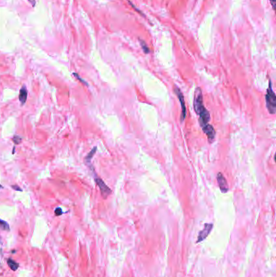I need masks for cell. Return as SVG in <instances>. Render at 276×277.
<instances>
[{"instance_id": "obj_1", "label": "cell", "mask_w": 276, "mask_h": 277, "mask_svg": "<svg viewBox=\"0 0 276 277\" xmlns=\"http://www.w3.org/2000/svg\"><path fill=\"white\" fill-rule=\"evenodd\" d=\"M194 109L196 114L199 116L198 122L202 129H203L204 127L209 125L211 115L203 105V92L200 87H197L194 92Z\"/></svg>"}, {"instance_id": "obj_2", "label": "cell", "mask_w": 276, "mask_h": 277, "mask_svg": "<svg viewBox=\"0 0 276 277\" xmlns=\"http://www.w3.org/2000/svg\"><path fill=\"white\" fill-rule=\"evenodd\" d=\"M266 105L269 114L274 115L276 112V96L272 89V84L270 79L269 81V87L266 95Z\"/></svg>"}, {"instance_id": "obj_3", "label": "cell", "mask_w": 276, "mask_h": 277, "mask_svg": "<svg viewBox=\"0 0 276 277\" xmlns=\"http://www.w3.org/2000/svg\"><path fill=\"white\" fill-rule=\"evenodd\" d=\"M95 181H96V184H97L98 187L100 188V194H101L102 197L104 198H106L108 196H109V194L112 193L111 189L109 188L108 187L106 183L104 182V181L102 180L101 178H100L99 177H95Z\"/></svg>"}, {"instance_id": "obj_4", "label": "cell", "mask_w": 276, "mask_h": 277, "mask_svg": "<svg viewBox=\"0 0 276 277\" xmlns=\"http://www.w3.org/2000/svg\"><path fill=\"white\" fill-rule=\"evenodd\" d=\"M175 92H176V96L178 97L179 101L181 103V121L183 122L186 119V103H185L184 100V95L181 92L180 89L178 88H175L174 89Z\"/></svg>"}, {"instance_id": "obj_5", "label": "cell", "mask_w": 276, "mask_h": 277, "mask_svg": "<svg viewBox=\"0 0 276 277\" xmlns=\"http://www.w3.org/2000/svg\"><path fill=\"white\" fill-rule=\"evenodd\" d=\"M216 178H217V182H218V184H219V187L220 189L221 192L223 193H227L228 191V182H227V180L225 178V177L223 175L222 173H217V176H216Z\"/></svg>"}, {"instance_id": "obj_6", "label": "cell", "mask_w": 276, "mask_h": 277, "mask_svg": "<svg viewBox=\"0 0 276 277\" xmlns=\"http://www.w3.org/2000/svg\"><path fill=\"white\" fill-rule=\"evenodd\" d=\"M213 228L212 224H206L204 225V228L203 230L200 231L199 234H198V241L197 242H201L205 238H207V237L209 235L210 232L211 231Z\"/></svg>"}, {"instance_id": "obj_7", "label": "cell", "mask_w": 276, "mask_h": 277, "mask_svg": "<svg viewBox=\"0 0 276 277\" xmlns=\"http://www.w3.org/2000/svg\"><path fill=\"white\" fill-rule=\"evenodd\" d=\"M27 97H28V92H27V89H25V87L23 86L20 91H19V99L21 102V104L24 105L26 102L27 100Z\"/></svg>"}, {"instance_id": "obj_8", "label": "cell", "mask_w": 276, "mask_h": 277, "mask_svg": "<svg viewBox=\"0 0 276 277\" xmlns=\"http://www.w3.org/2000/svg\"><path fill=\"white\" fill-rule=\"evenodd\" d=\"M96 149H97V148H96V147H94V148H92V150H91V152H89V153H88V155H87L86 158H85V160H86L87 162H88V163H89V162L91 161V160H92V158L93 157V156H94L95 153H96Z\"/></svg>"}, {"instance_id": "obj_9", "label": "cell", "mask_w": 276, "mask_h": 277, "mask_svg": "<svg viewBox=\"0 0 276 277\" xmlns=\"http://www.w3.org/2000/svg\"><path fill=\"white\" fill-rule=\"evenodd\" d=\"M138 41H139L140 45H141V47H142L143 50V52L145 53V54H149L150 50H149V48H148V46H147V44H146L145 41H144L143 40H142V39H140V38L138 39Z\"/></svg>"}, {"instance_id": "obj_10", "label": "cell", "mask_w": 276, "mask_h": 277, "mask_svg": "<svg viewBox=\"0 0 276 277\" xmlns=\"http://www.w3.org/2000/svg\"><path fill=\"white\" fill-rule=\"evenodd\" d=\"M8 265H9L10 268H11L12 270H13V271L17 270L18 267H19V265H18L17 263H15V261H13V260L11 259V258L8 260Z\"/></svg>"}, {"instance_id": "obj_11", "label": "cell", "mask_w": 276, "mask_h": 277, "mask_svg": "<svg viewBox=\"0 0 276 277\" xmlns=\"http://www.w3.org/2000/svg\"><path fill=\"white\" fill-rule=\"evenodd\" d=\"M12 140H13V142L15 143V144H20V142L22 141V138L20 136H18V135H14V137L12 138Z\"/></svg>"}, {"instance_id": "obj_12", "label": "cell", "mask_w": 276, "mask_h": 277, "mask_svg": "<svg viewBox=\"0 0 276 277\" xmlns=\"http://www.w3.org/2000/svg\"><path fill=\"white\" fill-rule=\"evenodd\" d=\"M0 227H2L3 229H6V230L7 229H9V226H8V223L2 220H0Z\"/></svg>"}, {"instance_id": "obj_13", "label": "cell", "mask_w": 276, "mask_h": 277, "mask_svg": "<svg viewBox=\"0 0 276 277\" xmlns=\"http://www.w3.org/2000/svg\"><path fill=\"white\" fill-rule=\"evenodd\" d=\"M62 214V211L60 208H57L55 210V215H61Z\"/></svg>"}, {"instance_id": "obj_14", "label": "cell", "mask_w": 276, "mask_h": 277, "mask_svg": "<svg viewBox=\"0 0 276 277\" xmlns=\"http://www.w3.org/2000/svg\"><path fill=\"white\" fill-rule=\"evenodd\" d=\"M74 75H75V77H76L77 79H79V81H80V82H82V83H83V84H85V85H88V84H87V83H86V82H85V81H84V79H81L80 77H79V75H77V74H76V73H74Z\"/></svg>"}, {"instance_id": "obj_15", "label": "cell", "mask_w": 276, "mask_h": 277, "mask_svg": "<svg viewBox=\"0 0 276 277\" xmlns=\"http://www.w3.org/2000/svg\"><path fill=\"white\" fill-rule=\"evenodd\" d=\"M12 188L15 189V190H17L18 191H22L21 188H19V187H18L17 186H12Z\"/></svg>"}, {"instance_id": "obj_16", "label": "cell", "mask_w": 276, "mask_h": 277, "mask_svg": "<svg viewBox=\"0 0 276 277\" xmlns=\"http://www.w3.org/2000/svg\"><path fill=\"white\" fill-rule=\"evenodd\" d=\"M271 4H272V7H273V9H274V7H275V0H270Z\"/></svg>"}, {"instance_id": "obj_17", "label": "cell", "mask_w": 276, "mask_h": 277, "mask_svg": "<svg viewBox=\"0 0 276 277\" xmlns=\"http://www.w3.org/2000/svg\"><path fill=\"white\" fill-rule=\"evenodd\" d=\"M29 3H30L33 6H35V4H36V2H35V0H28Z\"/></svg>"}]
</instances>
